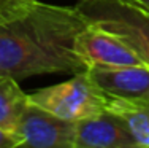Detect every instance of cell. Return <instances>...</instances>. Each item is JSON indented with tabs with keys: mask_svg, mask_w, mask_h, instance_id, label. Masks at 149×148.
I'll return each instance as SVG.
<instances>
[{
	"mask_svg": "<svg viewBox=\"0 0 149 148\" xmlns=\"http://www.w3.org/2000/svg\"><path fill=\"white\" fill-rule=\"evenodd\" d=\"M86 26L76 6L0 0V75L22 80L87 70L74 53V38Z\"/></svg>",
	"mask_w": 149,
	"mask_h": 148,
	"instance_id": "obj_1",
	"label": "cell"
},
{
	"mask_svg": "<svg viewBox=\"0 0 149 148\" xmlns=\"http://www.w3.org/2000/svg\"><path fill=\"white\" fill-rule=\"evenodd\" d=\"M87 24L120 37L149 67V11L129 0H78Z\"/></svg>",
	"mask_w": 149,
	"mask_h": 148,
	"instance_id": "obj_2",
	"label": "cell"
},
{
	"mask_svg": "<svg viewBox=\"0 0 149 148\" xmlns=\"http://www.w3.org/2000/svg\"><path fill=\"white\" fill-rule=\"evenodd\" d=\"M29 102L70 121L100 115L108 110V96L91 78L87 70L70 80L29 94Z\"/></svg>",
	"mask_w": 149,
	"mask_h": 148,
	"instance_id": "obj_3",
	"label": "cell"
},
{
	"mask_svg": "<svg viewBox=\"0 0 149 148\" xmlns=\"http://www.w3.org/2000/svg\"><path fill=\"white\" fill-rule=\"evenodd\" d=\"M74 129L76 121L63 119L29 102L13 132L21 147L74 148Z\"/></svg>",
	"mask_w": 149,
	"mask_h": 148,
	"instance_id": "obj_4",
	"label": "cell"
},
{
	"mask_svg": "<svg viewBox=\"0 0 149 148\" xmlns=\"http://www.w3.org/2000/svg\"><path fill=\"white\" fill-rule=\"evenodd\" d=\"M74 53L91 67L146 65L141 58L118 35L87 24L74 38Z\"/></svg>",
	"mask_w": 149,
	"mask_h": 148,
	"instance_id": "obj_5",
	"label": "cell"
},
{
	"mask_svg": "<svg viewBox=\"0 0 149 148\" xmlns=\"http://www.w3.org/2000/svg\"><path fill=\"white\" fill-rule=\"evenodd\" d=\"M91 78L111 99L132 104H149V67H91Z\"/></svg>",
	"mask_w": 149,
	"mask_h": 148,
	"instance_id": "obj_6",
	"label": "cell"
},
{
	"mask_svg": "<svg viewBox=\"0 0 149 148\" xmlns=\"http://www.w3.org/2000/svg\"><path fill=\"white\" fill-rule=\"evenodd\" d=\"M74 148H138L127 121L106 110L76 121Z\"/></svg>",
	"mask_w": 149,
	"mask_h": 148,
	"instance_id": "obj_7",
	"label": "cell"
},
{
	"mask_svg": "<svg viewBox=\"0 0 149 148\" xmlns=\"http://www.w3.org/2000/svg\"><path fill=\"white\" fill-rule=\"evenodd\" d=\"M27 105L29 94L21 89L17 80L0 75V128L13 132Z\"/></svg>",
	"mask_w": 149,
	"mask_h": 148,
	"instance_id": "obj_8",
	"label": "cell"
},
{
	"mask_svg": "<svg viewBox=\"0 0 149 148\" xmlns=\"http://www.w3.org/2000/svg\"><path fill=\"white\" fill-rule=\"evenodd\" d=\"M108 110L127 121L138 147L149 148V104H132L108 97Z\"/></svg>",
	"mask_w": 149,
	"mask_h": 148,
	"instance_id": "obj_9",
	"label": "cell"
},
{
	"mask_svg": "<svg viewBox=\"0 0 149 148\" xmlns=\"http://www.w3.org/2000/svg\"><path fill=\"white\" fill-rule=\"evenodd\" d=\"M17 147H21V142L16 134L0 128V148H17Z\"/></svg>",
	"mask_w": 149,
	"mask_h": 148,
	"instance_id": "obj_10",
	"label": "cell"
},
{
	"mask_svg": "<svg viewBox=\"0 0 149 148\" xmlns=\"http://www.w3.org/2000/svg\"><path fill=\"white\" fill-rule=\"evenodd\" d=\"M129 2H133V3H136V5L143 6V8H146L148 11H149V0H129Z\"/></svg>",
	"mask_w": 149,
	"mask_h": 148,
	"instance_id": "obj_11",
	"label": "cell"
}]
</instances>
